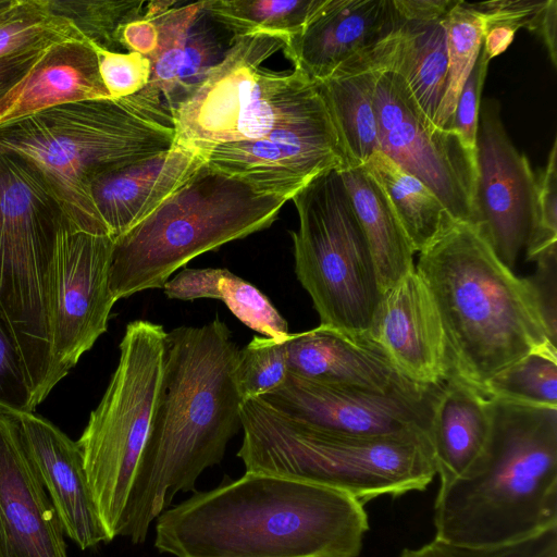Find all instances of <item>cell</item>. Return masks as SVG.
I'll return each mask as SVG.
<instances>
[{"instance_id":"cell-1","label":"cell","mask_w":557,"mask_h":557,"mask_svg":"<svg viewBox=\"0 0 557 557\" xmlns=\"http://www.w3.org/2000/svg\"><path fill=\"white\" fill-rule=\"evenodd\" d=\"M237 351L219 318L166 332L159 396L121 532L134 544L146 541L177 493L196 492L200 474L222 461L242 430Z\"/></svg>"},{"instance_id":"cell-2","label":"cell","mask_w":557,"mask_h":557,"mask_svg":"<svg viewBox=\"0 0 557 557\" xmlns=\"http://www.w3.org/2000/svg\"><path fill=\"white\" fill-rule=\"evenodd\" d=\"M363 503L294 478L251 473L164 510L154 547L174 557H358Z\"/></svg>"},{"instance_id":"cell-3","label":"cell","mask_w":557,"mask_h":557,"mask_svg":"<svg viewBox=\"0 0 557 557\" xmlns=\"http://www.w3.org/2000/svg\"><path fill=\"white\" fill-rule=\"evenodd\" d=\"M416 270L436 307L451 371L479 391L531 352H557L530 277L506 267L474 224L445 211Z\"/></svg>"},{"instance_id":"cell-4","label":"cell","mask_w":557,"mask_h":557,"mask_svg":"<svg viewBox=\"0 0 557 557\" xmlns=\"http://www.w3.org/2000/svg\"><path fill=\"white\" fill-rule=\"evenodd\" d=\"M174 141L172 112L149 86L125 98L65 103L0 125V149L27 159L67 224L92 234L110 235L91 199V183Z\"/></svg>"},{"instance_id":"cell-5","label":"cell","mask_w":557,"mask_h":557,"mask_svg":"<svg viewBox=\"0 0 557 557\" xmlns=\"http://www.w3.org/2000/svg\"><path fill=\"white\" fill-rule=\"evenodd\" d=\"M493 400L487 459L470 476L440 484L437 540L497 546L557 527V408Z\"/></svg>"},{"instance_id":"cell-6","label":"cell","mask_w":557,"mask_h":557,"mask_svg":"<svg viewBox=\"0 0 557 557\" xmlns=\"http://www.w3.org/2000/svg\"><path fill=\"white\" fill-rule=\"evenodd\" d=\"M246 472L283 475L344 492L361 503L424 491L436 475L429 440L360 437L326 432L262 398L242 401Z\"/></svg>"},{"instance_id":"cell-7","label":"cell","mask_w":557,"mask_h":557,"mask_svg":"<svg viewBox=\"0 0 557 557\" xmlns=\"http://www.w3.org/2000/svg\"><path fill=\"white\" fill-rule=\"evenodd\" d=\"M287 201L205 162L152 212L113 238V298L162 288L194 258L268 228Z\"/></svg>"},{"instance_id":"cell-8","label":"cell","mask_w":557,"mask_h":557,"mask_svg":"<svg viewBox=\"0 0 557 557\" xmlns=\"http://www.w3.org/2000/svg\"><path fill=\"white\" fill-rule=\"evenodd\" d=\"M64 221L38 170L0 149V310L21 350L34 409L53 389L55 251Z\"/></svg>"},{"instance_id":"cell-9","label":"cell","mask_w":557,"mask_h":557,"mask_svg":"<svg viewBox=\"0 0 557 557\" xmlns=\"http://www.w3.org/2000/svg\"><path fill=\"white\" fill-rule=\"evenodd\" d=\"M286 42L283 36L262 33L233 37L222 60L172 110L174 143L207 159L216 146L259 139L325 114L317 83L305 73L262 67Z\"/></svg>"},{"instance_id":"cell-10","label":"cell","mask_w":557,"mask_h":557,"mask_svg":"<svg viewBox=\"0 0 557 557\" xmlns=\"http://www.w3.org/2000/svg\"><path fill=\"white\" fill-rule=\"evenodd\" d=\"M165 335L161 324L147 320L126 325L117 366L77 441L97 510L111 541L121 536L149 434L163 374Z\"/></svg>"},{"instance_id":"cell-11","label":"cell","mask_w":557,"mask_h":557,"mask_svg":"<svg viewBox=\"0 0 557 557\" xmlns=\"http://www.w3.org/2000/svg\"><path fill=\"white\" fill-rule=\"evenodd\" d=\"M295 273L324 325L364 336L381 298L375 264L337 170L313 180L290 199Z\"/></svg>"},{"instance_id":"cell-12","label":"cell","mask_w":557,"mask_h":557,"mask_svg":"<svg viewBox=\"0 0 557 557\" xmlns=\"http://www.w3.org/2000/svg\"><path fill=\"white\" fill-rule=\"evenodd\" d=\"M374 111L380 150L425 184L450 215L474 224L475 163L458 135L435 127L393 72L379 75Z\"/></svg>"},{"instance_id":"cell-13","label":"cell","mask_w":557,"mask_h":557,"mask_svg":"<svg viewBox=\"0 0 557 557\" xmlns=\"http://www.w3.org/2000/svg\"><path fill=\"white\" fill-rule=\"evenodd\" d=\"M113 238L71 227L59 230L51 326L53 387L107 332L116 300L109 287Z\"/></svg>"},{"instance_id":"cell-14","label":"cell","mask_w":557,"mask_h":557,"mask_svg":"<svg viewBox=\"0 0 557 557\" xmlns=\"http://www.w3.org/2000/svg\"><path fill=\"white\" fill-rule=\"evenodd\" d=\"M438 385L422 396L381 393L324 383L288 373L264 401L310 426L348 436L429 440L432 403Z\"/></svg>"},{"instance_id":"cell-15","label":"cell","mask_w":557,"mask_h":557,"mask_svg":"<svg viewBox=\"0 0 557 557\" xmlns=\"http://www.w3.org/2000/svg\"><path fill=\"white\" fill-rule=\"evenodd\" d=\"M499 104L480 106L475 144L474 225L497 258L513 270L530 237L535 174L500 119Z\"/></svg>"},{"instance_id":"cell-16","label":"cell","mask_w":557,"mask_h":557,"mask_svg":"<svg viewBox=\"0 0 557 557\" xmlns=\"http://www.w3.org/2000/svg\"><path fill=\"white\" fill-rule=\"evenodd\" d=\"M206 162L260 193L288 200L322 174L344 169L329 112L259 139L216 146Z\"/></svg>"},{"instance_id":"cell-17","label":"cell","mask_w":557,"mask_h":557,"mask_svg":"<svg viewBox=\"0 0 557 557\" xmlns=\"http://www.w3.org/2000/svg\"><path fill=\"white\" fill-rule=\"evenodd\" d=\"M364 336L418 385H440L451 373L436 307L416 268L381 294Z\"/></svg>"},{"instance_id":"cell-18","label":"cell","mask_w":557,"mask_h":557,"mask_svg":"<svg viewBox=\"0 0 557 557\" xmlns=\"http://www.w3.org/2000/svg\"><path fill=\"white\" fill-rule=\"evenodd\" d=\"M0 557H67L61 522L20 424L1 413Z\"/></svg>"},{"instance_id":"cell-19","label":"cell","mask_w":557,"mask_h":557,"mask_svg":"<svg viewBox=\"0 0 557 557\" xmlns=\"http://www.w3.org/2000/svg\"><path fill=\"white\" fill-rule=\"evenodd\" d=\"M401 23L394 0H323L283 49L313 82L363 59Z\"/></svg>"},{"instance_id":"cell-20","label":"cell","mask_w":557,"mask_h":557,"mask_svg":"<svg viewBox=\"0 0 557 557\" xmlns=\"http://www.w3.org/2000/svg\"><path fill=\"white\" fill-rule=\"evenodd\" d=\"M63 532L79 548L110 542L97 510L77 444L34 411L14 414Z\"/></svg>"},{"instance_id":"cell-21","label":"cell","mask_w":557,"mask_h":557,"mask_svg":"<svg viewBox=\"0 0 557 557\" xmlns=\"http://www.w3.org/2000/svg\"><path fill=\"white\" fill-rule=\"evenodd\" d=\"M287 363L289 373L296 375L381 393L422 396L437 386H421L408 380L366 336H351L324 325L289 334Z\"/></svg>"},{"instance_id":"cell-22","label":"cell","mask_w":557,"mask_h":557,"mask_svg":"<svg viewBox=\"0 0 557 557\" xmlns=\"http://www.w3.org/2000/svg\"><path fill=\"white\" fill-rule=\"evenodd\" d=\"M495 401L451 371L431 408L429 442L440 484L470 476L488 457Z\"/></svg>"},{"instance_id":"cell-23","label":"cell","mask_w":557,"mask_h":557,"mask_svg":"<svg viewBox=\"0 0 557 557\" xmlns=\"http://www.w3.org/2000/svg\"><path fill=\"white\" fill-rule=\"evenodd\" d=\"M206 162L199 151L178 143L162 152L96 178L90 195L111 237L152 212Z\"/></svg>"},{"instance_id":"cell-24","label":"cell","mask_w":557,"mask_h":557,"mask_svg":"<svg viewBox=\"0 0 557 557\" xmlns=\"http://www.w3.org/2000/svg\"><path fill=\"white\" fill-rule=\"evenodd\" d=\"M110 98L98 55L85 40L47 47L24 77L0 101V125L78 101Z\"/></svg>"},{"instance_id":"cell-25","label":"cell","mask_w":557,"mask_h":557,"mask_svg":"<svg viewBox=\"0 0 557 557\" xmlns=\"http://www.w3.org/2000/svg\"><path fill=\"white\" fill-rule=\"evenodd\" d=\"M445 15L403 21L372 52L384 72L399 75L426 119L433 123L445 91L447 48ZM434 125V124H433Z\"/></svg>"},{"instance_id":"cell-26","label":"cell","mask_w":557,"mask_h":557,"mask_svg":"<svg viewBox=\"0 0 557 557\" xmlns=\"http://www.w3.org/2000/svg\"><path fill=\"white\" fill-rule=\"evenodd\" d=\"M381 71L368 64L345 66L315 82L338 138L343 170L363 166L380 150L374 94Z\"/></svg>"},{"instance_id":"cell-27","label":"cell","mask_w":557,"mask_h":557,"mask_svg":"<svg viewBox=\"0 0 557 557\" xmlns=\"http://www.w3.org/2000/svg\"><path fill=\"white\" fill-rule=\"evenodd\" d=\"M338 173L371 251L382 294L416 268L414 251L383 191L363 168Z\"/></svg>"},{"instance_id":"cell-28","label":"cell","mask_w":557,"mask_h":557,"mask_svg":"<svg viewBox=\"0 0 557 557\" xmlns=\"http://www.w3.org/2000/svg\"><path fill=\"white\" fill-rule=\"evenodd\" d=\"M170 299L222 300L246 326L262 336L285 339L290 334L287 321L271 300L255 285L224 268H184L162 287Z\"/></svg>"},{"instance_id":"cell-29","label":"cell","mask_w":557,"mask_h":557,"mask_svg":"<svg viewBox=\"0 0 557 557\" xmlns=\"http://www.w3.org/2000/svg\"><path fill=\"white\" fill-rule=\"evenodd\" d=\"M361 168L383 191L413 251L420 252L437 234L447 211L444 205L425 184L381 150Z\"/></svg>"},{"instance_id":"cell-30","label":"cell","mask_w":557,"mask_h":557,"mask_svg":"<svg viewBox=\"0 0 557 557\" xmlns=\"http://www.w3.org/2000/svg\"><path fill=\"white\" fill-rule=\"evenodd\" d=\"M444 23L447 77L433 124L440 129L451 131L457 101L481 52L487 23L483 12L462 0H456Z\"/></svg>"},{"instance_id":"cell-31","label":"cell","mask_w":557,"mask_h":557,"mask_svg":"<svg viewBox=\"0 0 557 557\" xmlns=\"http://www.w3.org/2000/svg\"><path fill=\"white\" fill-rule=\"evenodd\" d=\"M323 0H210L203 12L233 37L252 34L298 35Z\"/></svg>"},{"instance_id":"cell-32","label":"cell","mask_w":557,"mask_h":557,"mask_svg":"<svg viewBox=\"0 0 557 557\" xmlns=\"http://www.w3.org/2000/svg\"><path fill=\"white\" fill-rule=\"evenodd\" d=\"M47 10L64 18L95 49H124L123 27L144 16L146 1L44 0Z\"/></svg>"},{"instance_id":"cell-33","label":"cell","mask_w":557,"mask_h":557,"mask_svg":"<svg viewBox=\"0 0 557 557\" xmlns=\"http://www.w3.org/2000/svg\"><path fill=\"white\" fill-rule=\"evenodd\" d=\"M487 397L543 408H557V352L534 351L493 376Z\"/></svg>"},{"instance_id":"cell-34","label":"cell","mask_w":557,"mask_h":557,"mask_svg":"<svg viewBox=\"0 0 557 557\" xmlns=\"http://www.w3.org/2000/svg\"><path fill=\"white\" fill-rule=\"evenodd\" d=\"M205 1L181 5L148 18L158 32L157 50L148 58L151 74L148 86L159 91L166 106L175 89L185 55L189 32L203 14Z\"/></svg>"},{"instance_id":"cell-35","label":"cell","mask_w":557,"mask_h":557,"mask_svg":"<svg viewBox=\"0 0 557 557\" xmlns=\"http://www.w3.org/2000/svg\"><path fill=\"white\" fill-rule=\"evenodd\" d=\"M67 39L84 40L71 23L51 14L44 0H17L0 22V59Z\"/></svg>"},{"instance_id":"cell-36","label":"cell","mask_w":557,"mask_h":557,"mask_svg":"<svg viewBox=\"0 0 557 557\" xmlns=\"http://www.w3.org/2000/svg\"><path fill=\"white\" fill-rule=\"evenodd\" d=\"M288 337L275 339L255 336L246 346L238 349L234 374L242 401L262 397L285 383L289 373Z\"/></svg>"},{"instance_id":"cell-37","label":"cell","mask_w":557,"mask_h":557,"mask_svg":"<svg viewBox=\"0 0 557 557\" xmlns=\"http://www.w3.org/2000/svg\"><path fill=\"white\" fill-rule=\"evenodd\" d=\"M400 557H557V527L497 546H465L434 537L420 547L405 548Z\"/></svg>"},{"instance_id":"cell-38","label":"cell","mask_w":557,"mask_h":557,"mask_svg":"<svg viewBox=\"0 0 557 557\" xmlns=\"http://www.w3.org/2000/svg\"><path fill=\"white\" fill-rule=\"evenodd\" d=\"M557 242V139L555 138L545 168L535 175L533 223L527 243V259L555 252Z\"/></svg>"},{"instance_id":"cell-39","label":"cell","mask_w":557,"mask_h":557,"mask_svg":"<svg viewBox=\"0 0 557 557\" xmlns=\"http://www.w3.org/2000/svg\"><path fill=\"white\" fill-rule=\"evenodd\" d=\"M222 48L211 27L200 25L197 29L191 28L176 86L168 102L171 112L199 87L211 69L222 60L225 53Z\"/></svg>"},{"instance_id":"cell-40","label":"cell","mask_w":557,"mask_h":557,"mask_svg":"<svg viewBox=\"0 0 557 557\" xmlns=\"http://www.w3.org/2000/svg\"><path fill=\"white\" fill-rule=\"evenodd\" d=\"M32 389L14 334L0 310V413L34 411Z\"/></svg>"},{"instance_id":"cell-41","label":"cell","mask_w":557,"mask_h":557,"mask_svg":"<svg viewBox=\"0 0 557 557\" xmlns=\"http://www.w3.org/2000/svg\"><path fill=\"white\" fill-rule=\"evenodd\" d=\"M98 67L110 98L121 99L140 91L150 79L151 65L137 52H114L95 49Z\"/></svg>"},{"instance_id":"cell-42","label":"cell","mask_w":557,"mask_h":557,"mask_svg":"<svg viewBox=\"0 0 557 557\" xmlns=\"http://www.w3.org/2000/svg\"><path fill=\"white\" fill-rule=\"evenodd\" d=\"M490 60L483 48L459 95L451 129L458 135L468 156L475 163V144L480 99Z\"/></svg>"},{"instance_id":"cell-43","label":"cell","mask_w":557,"mask_h":557,"mask_svg":"<svg viewBox=\"0 0 557 557\" xmlns=\"http://www.w3.org/2000/svg\"><path fill=\"white\" fill-rule=\"evenodd\" d=\"M535 275L530 277L543 305L547 322L556 331V264L557 251L540 256Z\"/></svg>"},{"instance_id":"cell-44","label":"cell","mask_w":557,"mask_h":557,"mask_svg":"<svg viewBox=\"0 0 557 557\" xmlns=\"http://www.w3.org/2000/svg\"><path fill=\"white\" fill-rule=\"evenodd\" d=\"M122 42L127 52L149 58L158 47V32L153 22L143 16L126 24L122 30Z\"/></svg>"},{"instance_id":"cell-45","label":"cell","mask_w":557,"mask_h":557,"mask_svg":"<svg viewBox=\"0 0 557 557\" xmlns=\"http://www.w3.org/2000/svg\"><path fill=\"white\" fill-rule=\"evenodd\" d=\"M45 49H33L0 59V101L24 77Z\"/></svg>"},{"instance_id":"cell-46","label":"cell","mask_w":557,"mask_h":557,"mask_svg":"<svg viewBox=\"0 0 557 557\" xmlns=\"http://www.w3.org/2000/svg\"><path fill=\"white\" fill-rule=\"evenodd\" d=\"M456 0H394L403 21H430L443 17Z\"/></svg>"},{"instance_id":"cell-47","label":"cell","mask_w":557,"mask_h":557,"mask_svg":"<svg viewBox=\"0 0 557 557\" xmlns=\"http://www.w3.org/2000/svg\"><path fill=\"white\" fill-rule=\"evenodd\" d=\"M557 1L547 0L539 12L535 30L542 38L554 67L557 66L556 50Z\"/></svg>"},{"instance_id":"cell-48","label":"cell","mask_w":557,"mask_h":557,"mask_svg":"<svg viewBox=\"0 0 557 557\" xmlns=\"http://www.w3.org/2000/svg\"><path fill=\"white\" fill-rule=\"evenodd\" d=\"M518 29L508 23L487 24L482 48L490 61L507 50Z\"/></svg>"},{"instance_id":"cell-49","label":"cell","mask_w":557,"mask_h":557,"mask_svg":"<svg viewBox=\"0 0 557 557\" xmlns=\"http://www.w3.org/2000/svg\"><path fill=\"white\" fill-rule=\"evenodd\" d=\"M17 0H0V22L13 10Z\"/></svg>"}]
</instances>
